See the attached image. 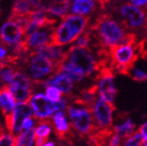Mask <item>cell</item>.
I'll return each instance as SVG.
<instances>
[{
	"instance_id": "35",
	"label": "cell",
	"mask_w": 147,
	"mask_h": 146,
	"mask_svg": "<svg viewBox=\"0 0 147 146\" xmlns=\"http://www.w3.org/2000/svg\"><path fill=\"white\" fill-rule=\"evenodd\" d=\"M0 127H3V126H2V125H1V122H0Z\"/></svg>"
},
{
	"instance_id": "34",
	"label": "cell",
	"mask_w": 147,
	"mask_h": 146,
	"mask_svg": "<svg viewBox=\"0 0 147 146\" xmlns=\"http://www.w3.org/2000/svg\"><path fill=\"white\" fill-rule=\"evenodd\" d=\"M144 146H147V139L144 141Z\"/></svg>"
},
{
	"instance_id": "17",
	"label": "cell",
	"mask_w": 147,
	"mask_h": 146,
	"mask_svg": "<svg viewBox=\"0 0 147 146\" xmlns=\"http://www.w3.org/2000/svg\"><path fill=\"white\" fill-rule=\"evenodd\" d=\"M16 99L12 94L8 84L0 87V108L4 116L13 111L16 107Z\"/></svg>"
},
{
	"instance_id": "24",
	"label": "cell",
	"mask_w": 147,
	"mask_h": 146,
	"mask_svg": "<svg viewBox=\"0 0 147 146\" xmlns=\"http://www.w3.org/2000/svg\"><path fill=\"white\" fill-rule=\"evenodd\" d=\"M129 76L133 78V80L136 82H144L147 81V73L140 68L134 67L131 70Z\"/></svg>"
},
{
	"instance_id": "23",
	"label": "cell",
	"mask_w": 147,
	"mask_h": 146,
	"mask_svg": "<svg viewBox=\"0 0 147 146\" xmlns=\"http://www.w3.org/2000/svg\"><path fill=\"white\" fill-rule=\"evenodd\" d=\"M46 95L53 102H57L62 97V92L55 86H47L46 87Z\"/></svg>"
},
{
	"instance_id": "4",
	"label": "cell",
	"mask_w": 147,
	"mask_h": 146,
	"mask_svg": "<svg viewBox=\"0 0 147 146\" xmlns=\"http://www.w3.org/2000/svg\"><path fill=\"white\" fill-rule=\"evenodd\" d=\"M26 75L32 81H43V78L52 75L57 71V65L48 57L31 51L24 60Z\"/></svg>"
},
{
	"instance_id": "25",
	"label": "cell",
	"mask_w": 147,
	"mask_h": 146,
	"mask_svg": "<svg viewBox=\"0 0 147 146\" xmlns=\"http://www.w3.org/2000/svg\"><path fill=\"white\" fill-rule=\"evenodd\" d=\"M0 146H16V137L13 134H3L0 136Z\"/></svg>"
},
{
	"instance_id": "15",
	"label": "cell",
	"mask_w": 147,
	"mask_h": 146,
	"mask_svg": "<svg viewBox=\"0 0 147 146\" xmlns=\"http://www.w3.org/2000/svg\"><path fill=\"white\" fill-rule=\"evenodd\" d=\"M32 52L39 55L48 57L49 59L52 60L57 67L65 57V51H64L62 47L59 46H50V45H43L32 50Z\"/></svg>"
},
{
	"instance_id": "13",
	"label": "cell",
	"mask_w": 147,
	"mask_h": 146,
	"mask_svg": "<svg viewBox=\"0 0 147 146\" xmlns=\"http://www.w3.org/2000/svg\"><path fill=\"white\" fill-rule=\"evenodd\" d=\"M42 85L43 87L55 86L58 90H60L62 93L68 95L74 87V82L67 75L61 72H57L50 75L48 79L42 81Z\"/></svg>"
},
{
	"instance_id": "29",
	"label": "cell",
	"mask_w": 147,
	"mask_h": 146,
	"mask_svg": "<svg viewBox=\"0 0 147 146\" xmlns=\"http://www.w3.org/2000/svg\"><path fill=\"white\" fill-rule=\"evenodd\" d=\"M139 131L141 132L143 138H144V141H145L147 139V122L144 123V125L139 128Z\"/></svg>"
},
{
	"instance_id": "11",
	"label": "cell",
	"mask_w": 147,
	"mask_h": 146,
	"mask_svg": "<svg viewBox=\"0 0 147 146\" xmlns=\"http://www.w3.org/2000/svg\"><path fill=\"white\" fill-rule=\"evenodd\" d=\"M30 103L33 109L34 116L38 119L49 118L57 112L55 102L51 101L44 93H36L32 95Z\"/></svg>"
},
{
	"instance_id": "10",
	"label": "cell",
	"mask_w": 147,
	"mask_h": 146,
	"mask_svg": "<svg viewBox=\"0 0 147 146\" xmlns=\"http://www.w3.org/2000/svg\"><path fill=\"white\" fill-rule=\"evenodd\" d=\"M24 36V32L16 22L8 19V21L0 29V41L2 44L12 49L16 48Z\"/></svg>"
},
{
	"instance_id": "1",
	"label": "cell",
	"mask_w": 147,
	"mask_h": 146,
	"mask_svg": "<svg viewBox=\"0 0 147 146\" xmlns=\"http://www.w3.org/2000/svg\"><path fill=\"white\" fill-rule=\"evenodd\" d=\"M105 65L97 60L90 48H82L76 45L65 51L63 61L57 65V72L75 73L84 77L90 76Z\"/></svg>"
},
{
	"instance_id": "16",
	"label": "cell",
	"mask_w": 147,
	"mask_h": 146,
	"mask_svg": "<svg viewBox=\"0 0 147 146\" xmlns=\"http://www.w3.org/2000/svg\"><path fill=\"white\" fill-rule=\"evenodd\" d=\"M98 85H92L87 89L83 90L80 92V95L75 98V103L92 109L97 100Z\"/></svg>"
},
{
	"instance_id": "2",
	"label": "cell",
	"mask_w": 147,
	"mask_h": 146,
	"mask_svg": "<svg viewBox=\"0 0 147 146\" xmlns=\"http://www.w3.org/2000/svg\"><path fill=\"white\" fill-rule=\"evenodd\" d=\"M91 32L92 37L94 38L95 43L106 48H110L119 44L124 35L126 29L120 23H117L111 14L103 13L94 21V23L88 28Z\"/></svg>"
},
{
	"instance_id": "26",
	"label": "cell",
	"mask_w": 147,
	"mask_h": 146,
	"mask_svg": "<svg viewBox=\"0 0 147 146\" xmlns=\"http://www.w3.org/2000/svg\"><path fill=\"white\" fill-rule=\"evenodd\" d=\"M122 142V138H120L115 133L111 135L109 141V146H120Z\"/></svg>"
},
{
	"instance_id": "21",
	"label": "cell",
	"mask_w": 147,
	"mask_h": 146,
	"mask_svg": "<svg viewBox=\"0 0 147 146\" xmlns=\"http://www.w3.org/2000/svg\"><path fill=\"white\" fill-rule=\"evenodd\" d=\"M35 130L36 128H31L25 130L16 137V146H33L35 141Z\"/></svg>"
},
{
	"instance_id": "18",
	"label": "cell",
	"mask_w": 147,
	"mask_h": 146,
	"mask_svg": "<svg viewBox=\"0 0 147 146\" xmlns=\"http://www.w3.org/2000/svg\"><path fill=\"white\" fill-rule=\"evenodd\" d=\"M97 0H73L70 6L71 13L89 15L96 10Z\"/></svg>"
},
{
	"instance_id": "31",
	"label": "cell",
	"mask_w": 147,
	"mask_h": 146,
	"mask_svg": "<svg viewBox=\"0 0 147 146\" xmlns=\"http://www.w3.org/2000/svg\"><path fill=\"white\" fill-rule=\"evenodd\" d=\"M42 146H55V143H54L53 142H50V143H45V144L42 145Z\"/></svg>"
},
{
	"instance_id": "30",
	"label": "cell",
	"mask_w": 147,
	"mask_h": 146,
	"mask_svg": "<svg viewBox=\"0 0 147 146\" xmlns=\"http://www.w3.org/2000/svg\"><path fill=\"white\" fill-rule=\"evenodd\" d=\"M6 54H7L6 48L3 44H0V60H2L3 58H5Z\"/></svg>"
},
{
	"instance_id": "19",
	"label": "cell",
	"mask_w": 147,
	"mask_h": 146,
	"mask_svg": "<svg viewBox=\"0 0 147 146\" xmlns=\"http://www.w3.org/2000/svg\"><path fill=\"white\" fill-rule=\"evenodd\" d=\"M135 129L136 124L129 118L127 121H125L123 124H120V125H117L113 127L114 133L119 135L120 138H122V139H125V138L127 139L129 136H131L135 133Z\"/></svg>"
},
{
	"instance_id": "22",
	"label": "cell",
	"mask_w": 147,
	"mask_h": 146,
	"mask_svg": "<svg viewBox=\"0 0 147 146\" xmlns=\"http://www.w3.org/2000/svg\"><path fill=\"white\" fill-rule=\"evenodd\" d=\"M143 135L140 131L138 130L127 138V142L124 143L123 146H140L143 143Z\"/></svg>"
},
{
	"instance_id": "28",
	"label": "cell",
	"mask_w": 147,
	"mask_h": 146,
	"mask_svg": "<svg viewBox=\"0 0 147 146\" xmlns=\"http://www.w3.org/2000/svg\"><path fill=\"white\" fill-rule=\"evenodd\" d=\"M130 3L136 6L143 7L147 5V0H130Z\"/></svg>"
},
{
	"instance_id": "9",
	"label": "cell",
	"mask_w": 147,
	"mask_h": 146,
	"mask_svg": "<svg viewBox=\"0 0 147 146\" xmlns=\"http://www.w3.org/2000/svg\"><path fill=\"white\" fill-rule=\"evenodd\" d=\"M116 109L114 103L107 101L100 95L92 108V116L95 126L100 129H109L112 126V113Z\"/></svg>"
},
{
	"instance_id": "8",
	"label": "cell",
	"mask_w": 147,
	"mask_h": 146,
	"mask_svg": "<svg viewBox=\"0 0 147 146\" xmlns=\"http://www.w3.org/2000/svg\"><path fill=\"white\" fill-rule=\"evenodd\" d=\"M8 86L16 100L18 102H27L30 100L33 92L32 82L24 73L16 71L8 83Z\"/></svg>"
},
{
	"instance_id": "12",
	"label": "cell",
	"mask_w": 147,
	"mask_h": 146,
	"mask_svg": "<svg viewBox=\"0 0 147 146\" xmlns=\"http://www.w3.org/2000/svg\"><path fill=\"white\" fill-rule=\"evenodd\" d=\"M33 109L28 102H18L13 111V135L18 134L23 129L24 121L32 116Z\"/></svg>"
},
{
	"instance_id": "33",
	"label": "cell",
	"mask_w": 147,
	"mask_h": 146,
	"mask_svg": "<svg viewBox=\"0 0 147 146\" xmlns=\"http://www.w3.org/2000/svg\"><path fill=\"white\" fill-rule=\"evenodd\" d=\"M4 134V128L3 127H0V136Z\"/></svg>"
},
{
	"instance_id": "7",
	"label": "cell",
	"mask_w": 147,
	"mask_h": 146,
	"mask_svg": "<svg viewBox=\"0 0 147 146\" xmlns=\"http://www.w3.org/2000/svg\"><path fill=\"white\" fill-rule=\"evenodd\" d=\"M114 74L115 73L109 65H104L95 75V81L98 83L100 95L110 103H114V100L117 93V90L114 84Z\"/></svg>"
},
{
	"instance_id": "36",
	"label": "cell",
	"mask_w": 147,
	"mask_h": 146,
	"mask_svg": "<svg viewBox=\"0 0 147 146\" xmlns=\"http://www.w3.org/2000/svg\"><path fill=\"white\" fill-rule=\"evenodd\" d=\"M0 13H1V12H0Z\"/></svg>"
},
{
	"instance_id": "6",
	"label": "cell",
	"mask_w": 147,
	"mask_h": 146,
	"mask_svg": "<svg viewBox=\"0 0 147 146\" xmlns=\"http://www.w3.org/2000/svg\"><path fill=\"white\" fill-rule=\"evenodd\" d=\"M122 17L121 24L126 30H139L144 29L147 24V13L141 7L131 3L123 4L119 9Z\"/></svg>"
},
{
	"instance_id": "3",
	"label": "cell",
	"mask_w": 147,
	"mask_h": 146,
	"mask_svg": "<svg viewBox=\"0 0 147 146\" xmlns=\"http://www.w3.org/2000/svg\"><path fill=\"white\" fill-rule=\"evenodd\" d=\"M136 45L117 44L109 48V67L114 73L129 76L136 61L140 57Z\"/></svg>"
},
{
	"instance_id": "32",
	"label": "cell",
	"mask_w": 147,
	"mask_h": 146,
	"mask_svg": "<svg viewBox=\"0 0 147 146\" xmlns=\"http://www.w3.org/2000/svg\"><path fill=\"white\" fill-rule=\"evenodd\" d=\"M144 32H145V40H146V42H147V24L145 25V27H144Z\"/></svg>"
},
{
	"instance_id": "20",
	"label": "cell",
	"mask_w": 147,
	"mask_h": 146,
	"mask_svg": "<svg viewBox=\"0 0 147 146\" xmlns=\"http://www.w3.org/2000/svg\"><path fill=\"white\" fill-rule=\"evenodd\" d=\"M34 9L29 0H16L10 15H24L30 13Z\"/></svg>"
},
{
	"instance_id": "27",
	"label": "cell",
	"mask_w": 147,
	"mask_h": 146,
	"mask_svg": "<svg viewBox=\"0 0 147 146\" xmlns=\"http://www.w3.org/2000/svg\"><path fill=\"white\" fill-rule=\"evenodd\" d=\"M33 125H34V120H33V118H32L31 116H29V118H27L24 121V123H23V129L29 130V129L32 128Z\"/></svg>"
},
{
	"instance_id": "14",
	"label": "cell",
	"mask_w": 147,
	"mask_h": 146,
	"mask_svg": "<svg viewBox=\"0 0 147 146\" xmlns=\"http://www.w3.org/2000/svg\"><path fill=\"white\" fill-rule=\"evenodd\" d=\"M52 126L55 129V133L57 136L60 140H67L68 136L72 134L69 123L67 120L65 113L60 110L57 111L52 118Z\"/></svg>"
},
{
	"instance_id": "5",
	"label": "cell",
	"mask_w": 147,
	"mask_h": 146,
	"mask_svg": "<svg viewBox=\"0 0 147 146\" xmlns=\"http://www.w3.org/2000/svg\"><path fill=\"white\" fill-rule=\"evenodd\" d=\"M67 109L73 127L81 136H89L96 128L92 109L73 106H67Z\"/></svg>"
}]
</instances>
